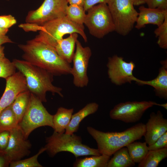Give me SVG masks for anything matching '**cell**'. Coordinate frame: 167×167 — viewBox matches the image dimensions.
Instances as JSON below:
<instances>
[{"instance_id": "1", "label": "cell", "mask_w": 167, "mask_h": 167, "mask_svg": "<svg viewBox=\"0 0 167 167\" xmlns=\"http://www.w3.org/2000/svg\"><path fill=\"white\" fill-rule=\"evenodd\" d=\"M18 46L24 53V60L54 75L71 74L70 64L59 56L54 47L34 39Z\"/></svg>"}, {"instance_id": "2", "label": "cell", "mask_w": 167, "mask_h": 167, "mask_svg": "<svg viewBox=\"0 0 167 167\" xmlns=\"http://www.w3.org/2000/svg\"><path fill=\"white\" fill-rule=\"evenodd\" d=\"M87 130L96 141L101 154L110 156L120 148L140 139L145 133V124L139 123L120 132H104L91 126Z\"/></svg>"}, {"instance_id": "3", "label": "cell", "mask_w": 167, "mask_h": 167, "mask_svg": "<svg viewBox=\"0 0 167 167\" xmlns=\"http://www.w3.org/2000/svg\"><path fill=\"white\" fill-rule=\"evenodd\" d=\"M12 62L25 77L28 90L42 102L47 101V92L63 97L62 88L53 84L54 75L24 60L15 59Z\"/></svg>"}, {"instance_id": "4", "label": "cell", "mask_w": 167, "mask_h": 167, "mask_svg": "<svg viewBox=\"0 0 167 167\" xmlns=\"http://www.w3.org/2000/svg\"><path fill=\"white\" fill-rule=\"evenodd\" d=\"M39 34L34 39L49 45L54 48L57 43L67 34H79L85 42L87 38L83 25L77 24L68 19L66 16L49 21L38 27L36 31Z\"/></svg>"}, {"instance_id": "5", "label": "cell", "mask_w": 167, "mask_h": 167, "mask_svg": "<svg viewBox=\"0 0 167 167\" xmlns=\"http://www.w3.org/2000/svg\"><path fill=\"white\" fill-rule=\"evenodd\" d=\"M46 142L44 147L45 151L51 156L62 152H70L76 158L101 155L97 149L91 148L83 144L81 137L74 134L60 133L54 131L51 135L46 138Z\"/></svg>"}, {"instance_id": "6", "label": "cell", "mask_w": 167, "mask_h": 167, "mask_svg": "<svg viewBox=\"0 0 167 167\" xmlns=\"http://www.w3.org/2000/svg\"><path fill=\"white\" fill-rule=\"evenodd\" d=\"M68 3L67 0H44L38 8L28 12L26 23L19 27L26 31H36L37 28L45 23L66 16Z\"/></svg>"}, {"instance_id": "7", "label": "cell", "mask_w": 167, "mask_h": 167, "mask_svg": "<svg viewBox=\"0 0 167 167\" xmlns=\"http://www.w3.org/2000/svg\"><path fill=\"white\" fill-rule=\"evenodd\" d=\"M53 118V115L48 112L42 102L31 93L28 107L18 126L27 139L30 133L38 127L49 126L54 129Z\"/></svg>"}, {"instance_id": "8", "label": "cell", "mask_w": 167, "mask_h": 167, "mask_svg": "<svg viewBox=\"0 0 167 167\" xmlns=\"http://www.w3.org/2000/svg\"><path fill=\"white\" fill-rule=\"evenodd\" d=\"M107 4L114 23L115 31L123 36L126 35L133 29L138 15L132 0H109Z\"/></svg>"}, {"instance_id": "9", "label": "cell", "mask_w": 167, "mask_h": 167, "mask_svg": "<svg viewBox=\"0 0 167 167\" xmlns=\"http://www.w3.org/2000/svg\"><path fill=\"white\" fill-rule=\"evenodd\" d=\"M84 23L89 32L98 38L115 31L114 23L106 3L95 5L87 11Z\"/></svg>"}, {"instance_id": "10", "label": "cell", "mask_w": 167, "mask_h": 167, "mask_svg": "<svg viewBox=\"0 0 167 167\" xmlns=\"http://www.w3.org/2000/svg\"><path fill=\"white\" fill-rule=\"evenodd\" d=\"M157 103L152 101H127L119 103L114 106L109 112L110 118L126 123L139 121L148 108Z\"/></svg>"}, {"instance_id": "11", "label": "cell", "mask_w": 167, "mask_h": 167, "mask_svg": "<svg viewBox=\"0 0 167 167\" xmlns=\"http://www.w3.org/2000/svg\"><path fill=\"white\" fill-rule=\"evenodd\" d=\"M75 44L76 50L72 59L71 74L73 77L74 85L77 87L83 88L89 83L87 70L92 51L89 47H83L78 40Z\"/></svg>"}, {"instance_id": "12", "label": "cell", "mask_w": 167, "mask_h": 167, "mask_svg": "<svg viewBox=\"0 0 167 167\" xmlns=\"http://www.w3.org/2000/svg\"><path fill=\"white\" fill-rule=\"evenodd\" d=\"M107 66L109 78L113 84L121 85L133 81V71L135 67L133 62H126L122 57L115 55L108 58Z\"/></svg>"}, {"instance_id": "13", "label": "cell", "mask_w": 167, "mask_h": 167, "mask_svg": "<svg viewBox=\"0 0 167 167\" xmlns=\"http://www.w3.org/2000/svg\"><path fill=\"white\" fill-rule=\"evenodd\" d=\"M8 145L3 152L10 162L21 160L30 153L31 144L18 125L10 131Z\"/></svg>"}, {"instance_id": "14", "label": "cell", "mask_w": 167, "mask_h": 167, "mask_svg": "<svg viewBox=\"0 0 167 167\" xmlns=\"http://www.w3.org/2000/svg\"><path fill=\"white\" fill-rule=\"evenodd\" d=\"M6 80L5 89L0 99V112L11 105L19 93L28 90L25 77L19 71Z\"/></svg>"}, {"instance_id": "15", "label": "cell", "mask_w": 167, "mask_h": 167, "mask_svg": "<svg viewBox=\"0 0 167 167\" xmlns=\"http://www.w3.org/2000/svg\"><path fill=\"white\" fill-rule=\"evenodd\" d=\"M145 142L148 145L155 143L157 139L167 131V119L164 118L161 112L150 113V118L145 124Z\"/></svg>"}, {"instance_id": "16", "label": "cell", "mask_w": 167, "mask_h": 167, "mask_svg": "<svg viewBox=\"0 0 167 167\" xmlns=\"http://www.w3.org/2000/svg\"><path fill=\"white\" fill-rule=\"evenodd\" d=\"M139 12L135 27L138 29L150 24L158 27L163 23L167 15V9L147 8L143 6H139Z\"/></svg>"}, {"instance_id": "17", "label": "cell", "mask_w": 167, "mask_h": 167, "mask_svg": "<svg viewBox=\"0 0 167 167\" xmlns=\"http://www.w3.org/2000/svg\"><path fill=\"white\" fill-rule=\"evenodd\" d=\"M161 67L159 69V74L155 79L149 81H144L135 76L132 81H135L139 85H147L154 88L156 95L160 98L167 99V60L161 61Z\"/></svg>"}, {"instance_id": "18", "label": "cell", "mask_w": 167, "mask_h": 167, "mask_svg": "<svg viewBox=\"0 0 167 167\" xmlns=\"http://www.w3.org/2000/svg\"><path fill=\"white\" fill-rule=\"evenodd\" d=\"M78 37L77 33L70 34L68 37L59 41L54 47L59 56L70 64L72 62Z\"/></svg>"}, {"instance_id": "19", "label": "cell", "mask_w": 167, "mask_h": 167, "mask_svg": "<svg viewBox=\"0 0 167 167\" xmlns=\"http://www.w3.org/2000/svg\"><path fill=\"white\" fill-rule=\"evenodd\" d=\"M99 106L98 104L96 102L90 103L87 104L78 112L72 114L65 133L71 135L77 132L82 120L88 116L95 113L98 109Z\"/></svg>"}, {"instance_id": "20", "label": "cell", "mask_w": 167, "mask_h": 167, "mask_svg": "<svg viewBox=\"0 0 167 167\" xmlns=\"http://www.w3.org/2000/svg\"><path fill=\"white\" fill-rule=\"evenodd\" d=\"M74 109L59 108L56 113L53 115V123L54 131L58 133H65L70 122Z\"/></svg>"}, {"instance_id": "21", "label": "cell", "mask_w": 167, "mask_h": 167, "mask_svg": "<svg viewBox=\"0 0 167 167\" xmlns=\"http://www.w3.org/2000/svg\"><path fill=\"white\" fill-rule=\"evenodd\" d=\"M30 94L28 90L20 93L11 104L12 109L18 124L27 110L29 102Z\"/></svg>"}, {"instance_id": "22", "label": "cell", "mask_w": 167, "mask_h": 167, "mask_svg": "<svg viewBox=\"0 0 167 167\" xmlns=\"http://www.w3.org/2000/svg\"><path fill=\"white\" fill-rule=\"evenodd\" d=\"M113 155L108 162L107 167H131L135 165L126 147L118 150Z\"/></svg>"}, {"instance_id": "23", "label": "cell", "mask_w": 167, "mask_h": 167, "mask_svg": "<svg viewBox=\"0 0 167 167\" xmlns=\"http://www.w3.org/2000/svg\"><path fill=\"white\" fill-rule=\"evenodd\" d=\"M110 156L104 154L92 155L83 158L77 159L73 164L75 167H107Z\"/></svg>"}, {"instance_id": "24", "label": "cell", "mask_w": 167, "mask_h": 167, "mask_svg": "<svg viewBox=\"0 0 167 167\" xmlns=\"http://www.w3.org/2000/svg\"><path fill=\"white\" fill-rule=\"evenodd\" d=\"M167 157V148L149 150L143 159L139 163L138 167H157Z\"/></svg>"}, {"instance_id": "25", "label": "cell", "mask_w": 167, "mask_h": 167, "mask_svg": "<svg viewBox=\"0 0 167 167\" xmlns=\"http://www.w3.org/2000/svg\"><path fill=\"white\" fill-rule=\"evenodd\" d=\"M18 125V122L12 109L11 105L0 112V133L10 131Z\"/></svg>"}, {"instance_id": "26", "label": "cell", "mask_w": 167, "mask_h": 167, "mask_svg": "<svg viewBox=\"0 0 167 167\" xmlns=\"http://www.w3.org/2000/svg\"><path fill=\"white\" fill-rule=\"evenodd\" d=\"M145 142L134 141L126 147L131 158L135 163H139L145 158L148 151V147Z\"/></svg>"}, {"instance_id": "27", "label": "cell", "mask_w": 167, "mask_h": 167, "mask_svg": "<svg viewBox=\"0 0 167 167\" xmlns=\"http://www.w3.org/2000/svg\"><path fill=\"white\" fill-rule=\"evenodd\" d=\"M84 7L74 5L68 6L66 11V16L74 23L83 25L86 14Z\"/></svg>"}, {"instance_id": "28", "label": "cell", "mask_w": 167, "mask_h": 167, "mask_svg": "<svg viewBox=\"0 0 167 167\" xmlns=\"http://www.w3.org/2000/svg\"><path fill=\"white\" fill-rule=\"evenodd\" d=\"M46 151L45 147L42 148L35 155L28 158L11 162L10 167H42L38 162L37 159L39 156Z\"/></svg>"}, {"instance_id": "29", "label": "cell", "mask_w": 167, "mask_h": 167, "mask_svg": "<svg viewBox=\"0 0 167 167\" xmlns=\"http://www.w3.org/2000/svg\"><path fill=\"white\" fill-rule=\"evenodd\" d=\"M156 36L158 37L157 44L162 49H167V15L163 23L154 31Z\"/></svg>"}, {"instance_id": "30", "label": "cell", "mask_w": 167, "mask_h": 167, "mask_svg": "<svg viewBox=\"0 0 167 167\" xmlns=\"http://www.w3.org/2000/svg\"><path fill=\"white\" fill-rule=\"evenodd\" d=\"M16 69L12 62L5 57H0V78L6 79L16 72Z\"/></svg>"}, {"instance_id": "31", "label": "cell", "mask_w": 167, "mask_h": 167, "mask_svg": "<svg viewBox=\"0 0 167 167\" xmlns=\"http://www.w3.org/2000/svg\"><path fill=\"white\" fill-rule=\"evenodd\" d=\"M148 150L167 148V131L159 137L153 144L148 145Z\"/></svg>"}, {"instance_id": "32", "label": "cell", "mask_w": 167, "mask_h": 167, "mask_svg": "<svg viewBox=\"0 0 167 167\" xmlns=\"http://www.w3.org/2000/svg\"><path fill=\"white\" fill-rule=\"evenodd\" d=\"M16 22V19L11 15H0V27L2 28L9 29Z\"/></svg>"}, {"instance_id": "33", "label": "cell", "mask_w": 167, "mask_h": 167, "mask_svg": "<svg viewBox=\"0 0 167 167\" xmlns=\"http://www.w3.org/2000/svg\"><path fill=\"white\" fill-rule=\"evenodd\" d=\"M148 7L167 9V0H145Z\"/></svg>"}, {"instance_id": "34", "label": "cell", "mask_w": 167, "mask_h": 167, "mask_svg": "<svg viewBox=\"0 0 167 167\" xmlns=\"http://www.w3.org/2000/svg\"><path fill=\"white\" fill-rule=\"evenodd\" d=\"M10 132L5 131L0 133V152H3L6 148L9 141Z\"/></svg>"}, {"instance_id": "35", "label": "cell", "mask_w": 167, "mask_h": 167, "mask_svg": "<svg viewBox=\"0 0 167 167\" xmlns=\"http://www.w3.org/2000/svg\"><path fill=\"white\" fill-rule=\"evenodd\" d=\"M109 0H84V8L85 11L97 4L105 3L107 4Z\"/></svg>"}, {"instance_id": "36", "label": "cell", "mask_w": 167, "mask_h": 167, "mask_svg": "<svg viewBox=\"0 0 167 167\" xmlns=\"http://www.w3.org/2000/svg\"><path fill=\"white\" fill-rule=\"evenodd\" d=\"M10 162L3 152H0V167L9 166Z\"/></svg>"}, {"instance_id": "37", "label": "cell", "mask_w": 167, "mask_h": 167, "mask_svg": "<svg viewBox=\"0 0 167 167\" xmlns=\"http://www.w3.org/2000/svg\"><path fill=\"white\" fill-rule=\"evenodd\" d=\"M13 43V42L6 35L0 36V45L6 43Z\"/></svg>"}, {"instance_id": "38", "label": "cell", "mask_w": 167, "mask_h": 167, "mask_svg": "<svg viewBox=\"0 0 167 167\" xmlns=\"http://www.w3.org/2000/svg\"><path fill=\"white\" fill-rule=\"evenodd\" d=\"M70 5H74L83 6L84 4V0H67Z\"/></svg>"}, {"instance_id": "39", "label": "cell", "mask_w": 167, "mask_h": 167, "mask_svg": "<svg viewBox=\"0 0 167 167\" xmlns=\"http://www.w3.org/2000/svg\"><path fill=\"white\" fill-rule=\"evenodd\" d=\"M134 6H139L145 4V0H132Z\"/></svg>"}, {"instance_id": "40", "label": "cell", "mask_w": 167, "mask_h": 167, "mask_svg": "<svg viewBox=\"0 0 167 167\" xmlns=\"http://www.w3.org/2000/svg\"><path fill=\"white\" fill-rule=\"evenodd\" d=\"M4 50V47L2 45H0V57H5Z\"/></svg>"}, {"instance_id": "41", "label": "cell", "mask_w": 167, "mask_h": 167, "mask_svg": "<svg viewBox=\"0 0 167 167\" xmlns=\"http://www.w3.org/2000/svg\"><path fill=\"white\" fill-rule=\"evenodd\" d=\"M9 29H4L0 27V36L5 35Z\"/></svg>"}, {"instance_id": "42", "label": "cell", "mask_w": 167, "mask_h": 167, "mask_svg": "<svg viewBox=\"0 0 167 167\" xmlns=\"http://www.w3.org/2000/svg\"><path fill=\"white\" fill-rule=\"evenodd\" d=\"M156 105H158L160 106H161L166 109H167V103H164V104H159L157 103Z\"/></svg>"}, {"instance_id": "43", "label": "cell", "mask_w": 167, "mask_h": 167, "mask_svg": "<svg viewBox=\"0 0 167 167\" xmlns=\"http://www.w3.org/2000/svg\"></svg>"}]
</instances>
